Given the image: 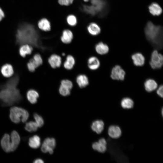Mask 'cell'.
I'll list each match as a JSON object with an SVG mask.
<instances>
[{
    "label": "cell",
    "mask_w": 163,
    "mask_h": 163,
    "mask_svg": "<svg viewBox=\"0 0 163 163\" xmlns=\"http://www.w3.org/2000/svg\"><path fill=\"white\" fill-rule=\"evenodd\" d=\"M125 74V71L120 66L116 65L112 68L110 77L113 80H123Z\"/></svg>",
    "instance_id": "obj_9"
},
{
    "label": "cell",
    "mask_w": 163,
    "mask_h": 163,
    "mask_svg": "<svg viewBox=\"0 0 163 163\" xmlns=\"http://www.w3.org/2000/svg\"><path fill=\"white\" fill-rule=\"evenodd\" d=\"M87 29L89 33L93 36L98 35L101 32L100 27L95 23H90L88 26Z\"/></svg>",
    "instance_id": "obj_29"
},
{
    "label": "cell",
    "mask_w": 163,
    "mask_h": 163,
    "mask_svg": "<svg viewBox=\"0 0 163 163\" xmlns=\"http://www.w3.org/2000/svg\"><path fill=\"white\" fill-rule=\"evenodd\" d=\"M157 94L160 97H163V86L161 85L159 86L156 91Z\"/></svg>",
    "instance_id": "obj_36"
},
{
    "label": "cell",
    "mask_w": 163,
    "mask_h": 163,
    "mask_svg": "<svg viewBox=\"0 0 163 163\" xmlns=\"http://www.w3.org/2000/svg\"><path fill=\"white\" fill-rule=\"evenodd\" d=\"M38 126L35 122L30 121L26 123L24 129L29 132L36 131L38 129Z\"/></svg>",
    "instance_id": "obj_31"
},
{
    "label": "cell",
    "mask_w": 163,
    "mask_h": 163,
    "mask_svg": "<svg viewBox=\"0 0 163 163\" xmlns=\"http://www.w3.org/2000/svg\"><path fill=\"white\" fill-rule=\"evenodd\" d=\"M29 117V113L28 111L21 107L14 106L11 107L10 109L9 117L13 122L18 123L21 120L23 123H25Z\"/></svg>",
    "instance_id": "obj_5"
},
{
    "label": "cell",
    "mask_w": 163,
    "mask_h": 163,
    "mask_svg": "<svg viewBox=\"0 0 163 163\" xmlns=\"http://www.w3.org/2000/svg\"><path fill=\"white\" fill-rule=\"evenodd\" d=\"M71 90L67 86L60 85L59 91L60 95L63 96H67L69 95L71 93Z\"/></svg>",
    "instance_id": "obj_32"
},
{
    "label": "cell",
    "mask_w": 163,
    "mask_h": 163,
    "mask_svg": "<svg viewBox=\"0 0 163 163\" xmlns=\"http://www.w3.org/2000/svg\"><path fill=\"white\" fill-rule=\"evenodd\" d=\"M34 118L38 127H41L44 124V121L42 117L36 113L33 114Z\"/></svg>",
    "instance_id": "obj_33"
},
{
    "label": "cell",
    "mask_w": 163,
    "mask_h": 163,
    "mask_svg": "<svg viewBox=\"0 0 163 163\" xmlns=\"http://www.w3.org/2000/svg\"><path fill=\"white\" fill-rule=\"evenodd\" d=\"M0 71L2 75L6 78L11 76L14 72L12 66L8 63L5 64L2 66L1 68Z\"/></svg>",
    "instance_id": "obj_14"
},
{
    "label": "cell",
    "mask_w": 163,
    "mask_h": 163,
    "mask_svg": "<svg viewBox=\"0 0 163 163\" xmlns=\"http://www.w3.org/2000/svg\"><path fill=\"white\" fill-rule=\"evenodd\" d=\"M144 85L145 90L148 92L154 91L158 87L156 82L152 79H149L146 80Z\"/></svg>",
    "instance_id": "obj_27"
},
{
    "label": "cell",
    "mask_w": 163,
    "mask_h": 163,
    "mask_svg": "<svg viewBox=\"0 0 163 163\" xmlns=\"http://www.w3.org/2000/svg\"><path fill=\"white\" fill-rule=\"evenodd\" d=\"M121 105L122 107L124 109H130L133 107L134 102L131 99L126 97L122 100Z\"/></svg>",
    "instance_id": "obj_30"
},
{
    "label": "cell",
    "mask_w": 163,
    "mask_h": 163,
    "mask_svg": "<svg viewBox=\"0 0 163 163\" xmlns=\"http://www.w3.org/2000/svg\"><path fill=\"white\" fill-rule=\"evenodd\" d=\"M11 151L13 152L17 148L20 143L21 138L19 135L15 130H13L11 132Z\"/></svg>",
    "instance_id": "obj_12"
},
{
    "label": "cell",
    "mask_w": 163,
    "mask_h": 163,
    "mask_svg": "<svg viewBox=\"0 0 163 163\" xmlns=\"http://www.w3.org/2000/svg\"><path fill=\"white\" fill-rule=\"evenodd\" d=\"M108 134L111 137L116 139L119 137L121 135V131L119 126H111L108 128Z\"/></svg>",
    "instance_id": "obj_20"
},
{
    "label": "cell",
    "mask_w": 163,
    "mask_h": 163,
    "mask_svg": "<svg viewBox=\"0 0 163 163\" xmlns=\"http://www.w3.org/2000/svg\"><path fill=\"white\" fill-rule=\"evenodd\" d=\"M19 81L15 74L0 86V101L3 106H9L19 103L22 97L17 88Z\"/></svg>",
    "instance_id": "obj_1"
},
{
    "label": "cell",
    "mask_w": 163,
    "mask_h": 163,
    "mask_svg": "<svg viewBox=\"0 0 163 163\" xmlns=\"http://www.w3.org/2000/svg\"><path fill=\"white\" fill-rule=\"evenodd\" d=\"M33 162L34 163H43L44 162L42 159L40 158H37L34 160Z\"/></svg>",
    "instance_id": "obj_39"
},
{
    "label": "cell",
    "mask_w": 163,
    "mask_h": 163,
    "mask_svg": "<svg viewBox=\"0 0 163 163\" xmlns=\"http://www.w3.org/2000/svg\"><path fill=\"white\" fill-rule=\"evenodd\" d=\"M73 37V34L71 31L65 30L62 32L61 37V40L64 43L68 44L71 42Z\"/></svg>",
    "instance_id": "obj_19"
},
{
    "label": "cell",
    "mask_w": 163,
    "mask_h": 163,
    "mask_svg": "<svg viewBox=\"0 0 163 163\" xmlns=\"http://www.w3.org/2000/svg\"><path fill=\"white\" fill-rule=\"evenodd\" d=\"M62 55L63 56H65L66 55L65 53H62Z\"/></svg>",
    "instance_id": "obj_41"
},
{
    "label": "cell",
    "mask_w": 163,
    "mask_h": 163,
    "mask_svg": "<svg viewBox=\"0 0 163 163\" xmlns=\"http://www.w3.org/2000/svg\"><path fill=\"white\" fill-rule=\"evenodd\" d=\"M32 46L27 44L21 45L19 50L20 55L23 57H25L27 55L30 54L33 51Z\"/></svg>",
    "instance_id": "obj_22"
},
{
    "label": "cell",
    "mask_w": 163,
    "mask_h": 163,
    "mask_svg": "<svg viewBox=\"0 0 163 163\" xmlns=\"http://www.w3.org/2000/svg\"><path fill=\"white\" fill-rule=\"evenodd\" d=\"M56 142L55 139L47 138L46 139L41 147V151L43 153L49 152L50 154L53 153V149L56 146Z\"/></svg>",
    "instance_id": "obj_8"
},
{
    "label": "cell",
    "mask_w": 163,
    "mask_h": 163,
    "mask_svg": "<svg viewBox=\"0 0 163 163\" xmlns=\"http://www.w3.org/2000/svg\"><path fill=\"white\" fill-rule=\"evenodd\" d=\"M76 82L80 88L86 87L89 84L88 77L85 75L81 74L78 75L76 79Z\"/></svg>",
    "instance_id": "obj_15"
},
{
    "label": "cell",
    "mask_w": 163,
    "mask_h": 163,
    "mask_svg": "<svg viewBox=\"0 0 163 163\" xmlns=\"http://www.w3.org/2000/svg\"><path fill=\"white\" fill-rule=\"evenodd\" d=\"M68 24L71 26L75 25L77 23L76 17L73 15H70L68 16L66 18Z\"/></svg>",
    "instance_id": "obj_34"
},
{
    "label": "cell",
    "mask_w": 163,
    "mask_h": 163,
    "mask_svg": "<svg viewBox=\"0 0 163 163\" xmlns=\"http://www.w3.org/2000/svg\"><path fill=\"white\" fill-rule=\"evenodd\" d=\"M4 16V13L2 9L0 8V21L2 20Z\"/></svg>",
    "instance_id": "obj_38"
},
{
    "label": "cell",
    "mask_w": 163,
    "mask_h": 163,
    "mask_svg": "<svg viewBox=\"0 0 163 163\" xmlns=\"http://www.w3.org/2000/svg\"><path fill=\"white\" fill-rule=\"evenodd\" d=\"M68 0V2H69L70 4H72L73 3V1H74V0Z\"/></svg>",
    "instance_id": "obj_40"
},
{
    "label": "cell",
    "mask_w": 163,
    "mask_h": 163,
    "mask_svg": "<svg viewBox=\"0 0 163 163\" xmlns=\"http://www.w3.org/2000/svg\"><path fill=\"white\" fill-rule=\"evenodd\" d=\"M75 63L74 57L72 55H69L66 58L63 64L64 68L67 70H71L74 67Z\"/></svg>",
    "instance_id": "obj_21"
},
{
    "label": "cell",
    "mask_w": 163,
    "mask_h": 163,
    "mask_svg": "<svg viewBox=\"0 0 163 163\" xmlns=\"http://www.w3.org/2000/svg\"><path fill=\"white\" fill-rule=\"evenodd\" d=\"M107 142L104 138L100 139L98 142H96L92 144V147L94 150L103 153L107 149Z\"/></svg>",
    "instance_id": "obj_13"
},
{
    "label": "cell",
    "mask_w": 163,
    "mask_h": 163,
    "mask_svg": "<svg viewBox=\"0 0 163 163\" xmlns=\"http://www.w3.org/2000/svg\"><path fill=\"white\" fill-rule=\"evenodd\" d=\"M28 143L29 146L31 148L37 149L40 145V138L38 135H34L29 138Z\"/></svg>",
    "instance_id": "obj_24"
},
{
    "label": "cell",
    "mask_w": 163,
    "mask_h": 163,
    "mask_svg": "<svg viewBox=\"0 0 163 163\" xmlns=\"http://www.w3.org/2000/svg\"><path fill=\"white\" fill-rule=\"evenodd\" d=\"M39 28L42 30L47 31L51 29V25L49 21L45 18H43L40 20L38 22Z\"/></svg>",
    "instance_id": "obj_28"
},
{
    "label": "cell",
    "mask_w": 163,
    "mask_h": 163,
    "mask_svg": "<svg viewBox=\"0 0 163 163\" xmlns=\"http://www.w3.org/2000/svg\"><path fill=\"white\" fill-rule=\"evenodd\" d=\"M163 64V56L156 50L152 52L149 62V64L151 68L153 69L160 68Z\"/></svg>",
    "instance_id": "obj_6"
},
{
    "label": "cell",
    "mask_w": 163,
    "mask_h": 163,
    "mask_svg": "<svg viewBox=\"0 0 163 163\" xmlns=\"http://www.w3.org/2000/svg\"><path fill=\"white\" fill-rule=\"evenodd\" d=\"M100 65V62L97 57L92 56L88 59L87 66L90 69L92 70H97L99 67Z\"/></svg>",
    "instance_id": "obj_16"
},
{
    "label": "cell",
    "mask_w": 163,
    "mask_h": 163,
    "mask_svg": "<svg viewBox=\"0 0 163 163\" xmlns=\"http://www.w3.org/2000/svg\"><path fill=\"white\" fill-rule=\"evenodd\" d=\"M95 48L96 52L101 55L107 53L109 50L108 46L102 42H100L96 44Z\"/></svg>",
    "instance_id": "obj_23"
},
{
    "label": "cell",
    "mask_w": 163,
    "mask_h": 163,
    "mask_svg": "<svg viewBox=\"0 0 163 163\" xmlns=\"http://www.w3.org/2000/svg\"><path fill=\"white\" fill-rule=\"evenodd\" d=\"M43 63V60L40 54L37 53L29 60L27 66L28 70L33 72L35 71L37 68L41 65Z\"/></svg>",
    "instance_id": "obj_7"
},
{
    "label": "cell",
    "mask_w": 163,
    "mask_h": 163,
    "mask_svg": "<svg viewBox=\"0 0 163 163\" xmlns=\"http://www.w3.org/2000/svg\"><path fill=\"white\" fill-rule=\"evenodd\" d=\"M91 5H83L82 10L92 16L103 17L107 14L108 6L106 0H91Z\"/></svg>",
    "instance_id": "obj_4"
},
{
    "label": "cell",
    "mask_w": 163,
    "mask_h": 163,
    "mask_svg": "<svg viewBox=\"0 0 163 163\" xmlns=\"http://www.w3.org/2000/svg\"><path fill=\"white\" fill-rule=\"evenodd\" d=\"M39 95L38 92L34 89L29 90L26 93L27 99L32 104H35L37 102V99L39 97Z\"/></svg>",
    "instance_id": "obj_17"
},
{
    "label": "cell",
    "mask_w": 163,
    "mask_h": 163,
    "mask_svg": "<svg viewBox=\"0 0 163 163\" xmlns=\"http://www.w3.org/2000/svg\"><path fill=\"white\" fill-rule=\"evenodd\" d=\"M150 13L154 16H159L162 12V9L160 6L156 3H153L149 6Z\"/></svg>",
    "instance_id": "obj_25"
},
{
    "label": "cell",
    "mask_w": 163,
    "mask_h": 163,
    "mask_svg": "<svg viewBox=\"0 0 163 163\" xmlns=\"http://www.w3.org/2000/svg\"><path fill=\"white\" fill-rule=\"evenodd\" d=\"M85 2H88L89 0H83Z\"/></svg>",
    "instance_id": "obj_42"
},
{
    "label": "cell",
    "mask_w": 163,
    "mask_h": 163,
    "mask_svg": "<svg viewBox=\"0 0 163 163\" xmlns=\"http://www.w3.org/2000/svg\"><path fill=\"white\" fill-rule=\"evenodd\" d=\"M67 86L71 90L73 87V84L70 80L68 79H64L62 80L60 82V84Z\"/></svg>",
    "instance_id": "obj_35"
},
{
    "label": "cell",
    "mask_w": 163,
    "mask_h": 163,
    "mask_svg": "<svg viewBox=\"0 0 163 163\" xmlns=\"http://www.w3.org/2000/svg\"><path fill=\"white\" fill-rule=\"evenodd\" d=\"M58 2L61 5L68 6L69 5V3L68 0H58Z\"/></svg>",
    "instance_id": "obj_37"
},
{
    "label": "cell",
    "mask_w": 163,
    "mask_h": 163,
    "mask_svg": "<svg viewBox=\"0 0 163 163\" xmlns=\"http://www.w3.org/2000/svg\"><path fill=\"white\" fill-rule=\"evenodd\" d=\"M16 43L21 45L28 44L32 46L42 48L39 35L34 27L24 23L18 28L16 35Z\"/></svg>",
    "instance_id": "obj_2"
},
{
    "label": "cell",
    "mask_w": 163,
    "mask_h": 163,
    "mask_svg": "<svg viewBox=\"0 0 163 163\" xmlns=\"http://www.w3.org/2000/svg\"><path fill=\"white\" fill-rule=\"evenodd\" d=\"M48 62L52 68L55 69L61 66L62 59L59 55L56 54H53L50 56L48 59Z\"/></svg>",
    "instance_id": "obj_10"
},
{
    "label": "cell",
    "mask_w": 163,
    "mask_h": 163,
    "mask_svg": "<svg viewBox=\"0 0 163 163\" xmlns=\"http://www.w3.org/2000/svg\"><path fill=\"white\" fill-rule=\"evenodd\" d=\"M147 39L157 49H160L162 46V28L160 26H156L149 22L145 28Z\"/></svg>",
    "instance_id": "obj_3"
},
{
    "label": "cell",
    "mask_w": 163,
    "mask_h": 163,
    "mask_svg": "<svg viewBox=\"0 0 163 163\" xmlns=\"http://www.w3.org/2000/svg\"><path fill=\"white\" fill-rule=\"evenodd\" d=\"M1 145L3 150L6 152H11L10 136L7 133L4 134L1 140Z\"/></svg>",
    "instance_id": "obj_11"
},
{
    "label": "cell",
    "mask_w": 163,
    "mask_h": 163,
    "mask_svg": "<svg viewBox=\"0 0 163 163\" xmlns=\"http://www.w3.org/2000/svg\"><path fill=\"white\" fill-rule=\"evenodd\" d=\"M133 63L136 66H143L145 62V58L143 55L137 53L133 54L131 56Z\"/></svg>",
    "instance_id": "obj_18"
},
{
    "label": "cell",
    "mask_w": 163,
    "mask_h": 163,
    "mask_svg": "<svg viewBox=\"0 0 163 163\" xmlns=\"http://www.w3.org/2000/svg\"><path fill=\"white\" fill-rule=\"evenodd\" d=\"M104 123L103 122L100 120H98L93 122L91 126L92 130L97 134L101 133L104 128Z\"/></svg>",
    "instance_id": "obj_26"
}]
</instances>
